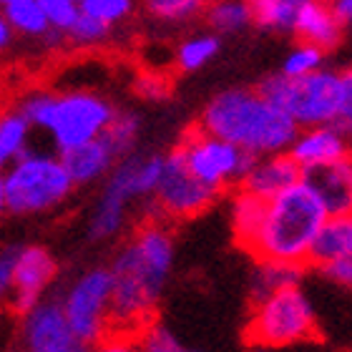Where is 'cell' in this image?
Listing matches in <instances>:
<instances>
[{
	"mask_svg": "<svg viewBox=\"0 0 352 352\" xmlns=\"http://www.w3.org/2000/svg\"><path fill=\"white\" fill-rule=\"evenodd\" d=\"M176 247L164 219L144 221L113 254V309L111 327L139 338L156 322V307L174 272Z\"/></svg>",
	"mask_w": 352,
	"mask_h": 352,
	"instance_id": "1",
	"label": "cell"
},
{
	"mask_svg": "<svg viewBox=\"0 0 352 352\" xmlns=\"http://www.w3.org/2000/svg\"><path fill=\"white\" fill-rule=\"evenodd\" d=\"M139 3H144V0H139Z\"/></svg>",
	"mask_w": 352,
	"mask_h": 352,
	"instance_id": "42",
	"label": "cell"
},
{
	"mask_svg": "<svg viewBox=\"0 0 352 352\" xmlns=\"http://www.w3.org/2000/svg\"><path fill=\"white\" fill-rule=\"evenodd\" d=\"M317 335L320 327H317L315 307L300 285L287 287L282 292L252 305V317L247 324L250 342L279 350L317 340Z\"/></svg>",
	"mask_w": 352,
	"mask_h": 352,
	"instance_id": "7",
	"label": "cell"
},
{
	"mask_svg": "<svg viewBox=\"0 0 352 352\" xmlns=\"http://www.w3.org/2000/svg\"><path fill=\"white\" fill-rule=\"evenodd\" d=\"M56 259L38 244H6L0 252V292L15 315L43 300L56 279Z\"/></svg>",
	"mask_w": 352,
	"mask_h": 352,
	"instance_id": "9",
	"label": "cell"
},
{
	"mask_svg": "<svg viewBox=\"0 0 352 352\" xmlns=\"http://www.w3.org/2000/svg\"><path fill=\"white\" fill-rule=\"evenodd\" d=\"M204 3H212V0H204Z\"/></svg>",
	"mask_w": 352,
	"mask_h": 352,
	"instance_id": "41",
	"label": "cell"
},
{
	"mask_svg": "<svg viewBox=\"0 0 352 352\" xmlns=\"http://www.w3.org/2000/svg\"><path fill=\"white\" fill-rule=\"evenodd\" d=\"M106 136L109 141L113 144V148L118 151V156L124 159V156L133 154V148H136V141H139V133H141V118L139 113H133V111H118V116L113 118V124L106 129Z\"/></svg>",
	"mask_w": 352,
	"mask_h": 352,
	"instance_id": "29",
	"label": "cell"
},
{
	"mask_svg": "<svg viewBox=\"0 0 352 352\" xmlns=\"http://www.w3.org/2000/svg\"><path fill=\"white\" fill-rule=\"evenodd\" d=\"M254 10V25L279 36H294L300 10L307 0H250Z\"/></svg>",
	"mask_w": 352,
	"mask_h": 352,
	"instance_id": "24",
	"label": "cell"
},
{
	"mask_svg": "<svg viewBox=\"0 0 352 352\" xmlns=\"http://www.w3.org/2000/svg\"><path fill=\"white\" fill-rule=\"evenodd\" d=\"M330 214L315 191L300 182L264 201L259 227L247 244V254L257 262H285L307 267L309 252Z\"/></svg>",
	"mask_w": 352,
	"mask_h": 352,
	"instance_id": "4",
	"label": "cell"
},
{
	"mask_svg": "<svg viewBox=\"0 0 352 352\" xmlns=\"http://www.w3.org/2000/svg\"><path fill=\"white\" fill-rule=\"evenodd\" d=\"M141 6L162 23H189L206 10L204 0H144Z\"/></svg>",
	"mask_w": 352,
	"mask_h": 352,
	"instance_id": "27",
	"label": "cell"
},
{
	"mask_svg": "<svg viewBox=\"0 0 352 352\" xmlns=\"http://www.w3.org/2000/svg\"><path fill=\"white\" fill-rule=\"evenodd\" d=\"M247 352H272V347L259 345V342H250V350H247Z\"/></svg>",
	"mask_w": 352,
	"mask_h": 352,
	"instance_id": "37",
	"label": "cell"
},
{
	"mask_svg": "<svg viewBox=\"0 0 352 352\" xmlns=\"http://www.w3.org/2000/svg\"><path fill=\"white\" fill-rule=\"evenodd\" d=\"M74 189V176L58 151L30 148L0 174V209L15 219L48 214L66 204Z\"/></svg>",
	"mask_w": 352,
	"mask_h": 352,
	"instance_id": "5",
	"label": "cell"
},
{
	"mask_svg": "<svg viewBox=\"0 0 352 352\" xmlns=\"http://www.w3.org/2000/svg\"><path fill=\"white\" fill-rule=\"evenodd\" d=\"M330 6L345 30H352V0H330Z\"/></svg>",
	"mask_w": 352,
	"mask_h": 352,
	"instance_id": "35",
	"label": "cell"
},
{
	"mask_svg": "<svg viewBox=\"0 0 352 352\" xmlns=\"http://www.w3.org/2000/svg\"><path fill=\"white\" fill-rule=\"evenodd\" d=\"M219 197V191L212 189L189 169L179 146H174L166 154L162 179H159V186L151 197V204H154L159 219L184 221L206 212Z\"/></svg>",
	"mask_w": 352,
	"mask_h": 352,
	"instance_id": "11",
	"label": "cell"
},
{
	"mask_svg": "<svg viewBox=\"0 0 352 352\" xmlns=\"http://www.w3.org/2000/svg\"><path fill=\"white\" fill-rule=\"evenodd\" d=\"M324 56L327 51H322L320 45L307 43V41H297V43L285 53V58L279 63V71L289 78H302L320 71L324 66Z\"/></svg>",
	"mask_w": 352,
	"mask_h": 352,
	"instance_id": "26",
	"label": "cell"
},
{
	"mask_svg": "<svg viewBox=\"0 0 352 352\" xmlns=\"http://www.w3.org/2000/svg\"><path fill=\"white\" fill-rule=\"evenodd\" d=\"M166 91H169V88H166V83L164 81H156V78H151V76H148V78H144V81H139V94L144 96V98H164V96H166Z\"/></svg>",
	"mask_w": 352,
	"mask_h": 352,
	"instance_id": "34",
	"label": "cell"
},
{
	"mask_svg": "<svg viewBox=\"0 0 352 352\" xmlns=\"http://www.w3.org/2000/svg\"><path fill=\"white\" fill-rule=\"evenodd\" d=\"M13 106L28 118L33 129L45 133L53 151H68L98 139L118 116V106L94 88H66L56 91L48 86L25 88Z\"/></svg>",
	"mask_w": 352,
	"mask_h": 352,
	"instance_id": "3",
	"label": "cell"
},
{
	"mask_svg": "<svg viewBox=\"0 0 352 352\" xmlns=\"http://www.w3.org/2000/svg\"><path fill=\"white\" fill-rule=\"evenodd\" d=\"M270 101L289 113L300 129L338 124L340 96H342V71L320 68L315 74L289 78L282 71L264 76L257 83Z\"/></svg>",
	"mask_w": 352,
	"mask_h": 352,
	"instance_id": "6",
	"label": "cell"
},
{
	"mask_svg": "<svg viewBox=\"0 0 352 352\" xmlns=\"http://www.w3.org/2000/svg\"><path fill=\"white\" fill-rule=\"evenodd\" d=\"M338 124L352 136V66L342 68V96H340Z\"/></svg>",
	"mask_w": 352,
	"mask_h": 352,
	"instance_id": "33",
	"label": "cell"
},
{
	"mask_svg": "<svg viewBox=\"0 0 352 352\" xmlns=\"http://www.w3.org/2000/svg\"><path fill=\"white\" fill-rule=\"evenodd\" d=\"M15 38H18V33H15V28L10 25V23L0 15V51H10L15 43Z\"/></svg>",
	"mask_w": 352,
	"mask_h": 352,
	"instance_id": "36",
	"label": "cell"
},
{
	"mask_svg": "<svg viewBox=\"0 0 352 352\" xmlns=\"http://www.w3.org/2000/svg\"><path fill=\"white\" fill-rule=\"evenodd\" d=\"M139 0H81V13L98 18V21L109 23V25H121L133 15Z\"/></svg>",
	"mask_w": 352,
	"mask_h": 352,
	"instance_id": "30",
	"label": "cell"
},
{
	"mask_svg": "<svg viewBox=\"0 0 352 352\" xmlns=\"http://www.w3.org/2000/svg\"><path fill=\"white\" fill-rule=\"evenodd\" d=\"M350 156H352V136H350Z\"/></svg>",
	"mask_w": 352,
	"mask_h": 352,
	"instance_id": "40",
	"label": "cell"
},
{
	"mask_svg": "<svg viewBox=\"0 0 352 352\" xmlns=\"http://www.w3.org/2000/svg\"><path fill=\"white\" fill-rule=\"evenodd\" d=\"M60 159H63L66 169L74 176L76 186L103 182L113 171V166L121 162V156H118V151L113 148V144L109 141L106 133H101L98 139L88 141V144L68 148V151L60 154Z\"/></svg>",
	"mask_w": 352,
	"mask_h": 352,
	"instance_id": "17",
	"label": "cell"
},
{
	"mask_svg": "<svg viewBox=\"0 0 352 352\" xmlns=\"http://www.w3.org/2000/svg\"><path fill=\"white\" fill-rule=\"evenodd\" d=\"M111 33H113V25L81 13L68 30V45H74V48H98V45L109 43Z\"/></svg>",
	"mask_w": 352,
	"mask_h": 352,
	"instance_id": "28",
	"label": "cell"
},
{
	"mask_svg": "<svg viewBox=\"0 0 352 352\" xmlns=\"http://www.w3.org/2000/svg\"><path fill=\"white\" fill-rule=\"evenodd\" d=\"M204 21L214 33L234 36L254 25V10L250 0H212L206 3Z\"/></svg>",
	"mask_w": 352,
	"mask_h": 352,
	"instance_id": "23",
	"label": "cell"
},
{
	"mask_svg": "<svg viewBox=\"0 0 352 352\" xmlns=\"http://www.w3.org/2000/svg\"><path fill=\"white\" fill-rule=\"evenodd\" d=\"M221 51V36L214 30H201L194 36H186L176 45L174 63L179 74H197L206 68Z\"/></svg>",
	"mask_w": 352,
	"mask_h": 352,
	"instance_id": "22",
	"label": "cell"
},
{
	"mask_svg": "<svg viewBox=\"0 0 352 352\" xmlns=\"http://www.w3.org/2000/svg\"><path fill=\"white\" fill-rule=\"evenodd\" d=\"M43 6L45 15L51 18V25L60 33L71 30V25L76 23V18L81 15V0H38Z\"/></svg>",
	"mask_w": 352,
	"mask_h": 352,
	"instance_id": "31",
	"label": "cell"
},
{
	"mask_svg": "<svg viewBox=\"0 0 352 352\" xmlns=\"http://www.w3.org/2000/svg\"><path fill=\"white\" fill-rule=\"evenodd\" d=\"M186 352H201V350H194V347H186Z\"/></svg>",
	"mask_w": 352,
	"mask_h": 352,
	"instance_id": "38",
	"label": "cell"
},
{
	"mask_svg": "<svg viewBox=\"0 0 352 352\" xmlns=\"http://www.w3.org/2000/svg\"><path fill=\"white\" fill-rule=\"evenodd\" d=\"M309 270L330 285L352 289V217H330L309 252Z\"/></svg>",
	"mask_w": 352,
	"mask_h": 352,
	"instance_id": "13",
	"label": "cell"
},
{
	"mask_svg": "<svg viewBox=\"0 0 352 352\" xmlns=\"http://www.w3.org/2000/svg\"><path fill=\"white\" fill-rule=\"evenodd\" d=\"M164 162L166 154H129L113 166L106 179H103V189L111 197L121 199L124 204L131 206L133 201H144V199L154 197L159 179H162Z\"/></svg>",
	"mask_w": 352,
	"mask_h": 352,
	"instance_id": "14",
	"label": "cell"
},
{
	"mask_svg": "<svg viewBox=\"0 0 352 352\" xmlns=\"http://www.w3.org/2000/svg\"><path fill=\"white\" fill-rule=\"evenodd\" d=\"M3 18L15 28L18 38L28 41H45L53 30L51 18L45 15L43 6L38 0H13L3 6Z\"/></svg>",
	"mask_w": 352,
	"mask_h": 352,
	"instance_id": "25",
	"label": "cell"
},
{
	"mask_svg": "<svg viewBox=\"0 0 352 352\" xmlns=\"http://www.w3.org/2000/svg\"><path fill=\"white\" fill-rule=\"evenodd\" d=\"M294 38L315 43L322 51L330 53L335 48H340V43H342L345 25L335 15L330 0H307L300 10L297 25H294Z\"/></svg>",
	"mask_w": 352,
	"mask_h": 352,
	"instance_id": "19",
	"label": "cell"
},
{
	"mask_svg": "<svg viewBox=\"0 0 352 352\" xmlns=\"http://www.w3.org/2000/svg\"><path fill=\"white\" fill-rule=\"evenodd\" d=\"M33 124L23 116L21 111L10 106L0 116V164L8 166L10 162L21 159L33 148Z\"/></svg>",
	"mask_w": 352,
	"mask_h": 352,
	"instance_id": "21",
	"label": "cell"
},
{
	"mask_svg": "<svg viewBox=\"0 0 352 352\" xmlns=\"http://www.w3.org/2000/svg\"><path fill=\"white\" fill-rule=\"evenodd\" d=\"M302 182L315 191L330 217H352V156L302 169Z\"/></svg>",
	"mask_w": 352,
	"mask_h": 352,
	"instance_id": "15",
	"label": "cell"
},
{
	"mask_svg": "<svg viewBox=\"0 0 352 352\" xmlns=\"http://www.w3.org/2000/svg\"><path fill=\"white\" fill-rule=\"evenodd\" d=\"M63 309L74 330L88 345L101 342L113 332L111 327V309H113V272L109 267H91L81 272L60 294Z\"/></svg>",
	"mask_w": 352,
	"mask_h": 352,
	"instance_id": "10",
	"label": "cell"
},
{
	"mask_svg": "<svg viewBox=\"0 0 352 352\" xmlns=\"http://www.w3.org/2000/svg\"><path fill=\"white\" fill-rule=\"evenodd\" d=\"M300 182H302V166L289 156V151H282V154L259 156L239 189L250 191L254 197L272 199Z\"/></svg>",
	"mask_w": 352,
	"mask_h": 352,
	"instance_id": "18",
	"label": "cell"
},
{
	"mask_svg": "<svg viewBox=\"0 0 352 352\" xmlns=\"http://www.w3.org/2000/svg\"><path fill=\"white\" fill-rule=\"evenodd\" d=\"M197 126L254 156L289 151L300 131L294 118L257 86H234L214 94L199 113Z\"/></svg>",
	"mask_w": 352,
	"mask_h": 352,
	"instance_id": "2",
	"label": "cell"
},
{
	"mask_svg": "<svg viewBox=\"0 0 352 352\" xmlns=\"http://www.w3.org/2000/svg\"><path fill=\"white\" fill-rule=\"evenodd\" d=\"M347 154H350V133L340 124L300 129L292 141V146H289V156L300 164L302 169L330 164Z\"/></svg>",
	"mask_w": 352,
	"mask_h": 352,
	"instance_id": "16",
	"label": "cell"
},
{
	"mask_svg": "<svg viewBox=\"0 0 352 352\" xmlns=\"http://www.w3.org/2000/svg\"><path fill=\"white\" fill-rule=\"evenodd\" d=\"M18 345L23 352H91L94 347L74 330L60 297H43L18 315Z\"/></svg>",
	"mask_w": 352,
	"mask_h": 352,
	"instance_id": "12",
	"label": "cell"
},
{
	"mask_svg": "<svg viewBox=\"0 0 352 352\" xmlns=\"http://www.w3.org/2000/svg\"><path fill=\"white\" fill-rule=\"evenodd\" d=\"M6 3H13V0H0V6H6Z\"/></svg>",
	"mask_w": 352,
	"mask_h": 352,
	"instance_id": "39",
	"label": "cell"
},
{
	"mask_svg": "<svg viewBox=\"0 0 352 352\" xmlns=\"http://www.w3.org/2000/svg\"><path fill=\"white\" fill-rule=\"evenodd\" d=\"M91 352H141L139 338L133 335H121V332H111L101 342H96Z\"/></svg>",
	"mask_w": 352,
	"mask_h": 352,
	"instance_id": "32",
	"label": "cell"
},
{
	"mask_svg": "<svg viewBox=\"0 0 352 352\" xmlns=\"http://www.w3.org/2000/svg\"><path fill=\"white\" fill-rule=\"evenodd\" d=\"M176 146L184 154L189 169L219 194H224L227 189H239L259 159L252 151H244L242 146L219 139L197 124L184 131Z\"/></svg>",
	"mask_w": 352,
	"mask_h": 352,
	"instance_id": "8",
	"label": "cell"
},
{
	"mask_svg": "<svg viewBox=\"0 0 352 352\" xmlns=\"http://www.w3.org/2000/svg\"><path fill=\"white\" fill-rule=\"evenodd\" d=\"M307 267H297V264H285V262H257V270L252 274L250 285V300L252 305L267 300L272 294L282 292L287 287H294L302 282Z\"/></svg>",
	"mask_w": 352,
	"mask_h": 352,
	"instance_id": "20",
	"label": "cell"
}]
</instances>
